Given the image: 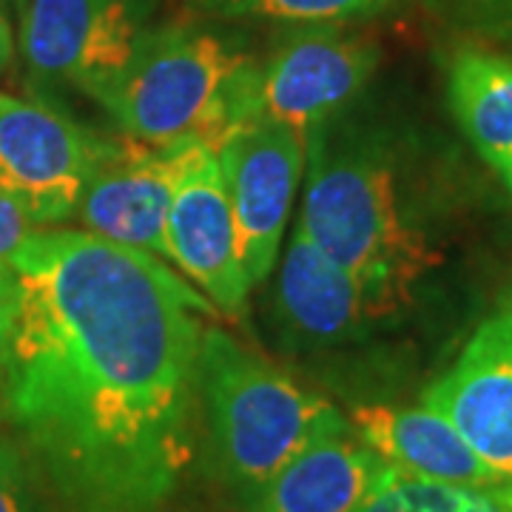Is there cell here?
Here are the masks:
<instances>
[{"label":"cell","mask_w":512,"mask_h":512,"mask_svg":"<svg viewBox=\"0 0 512 512\" xmlns=\"http://www.w3.org/2000/svg\"><path fill=\"white\" fill-rule=\"evenodd\" d=\"M0 413L57 512H168L197 450L214 305L165 259L40 228L15 259Z\"/></svg>","instance_id":"obj_1"},{"label":"cell","mask_w":512,"mask_h":512,"mask_svg":"<svg viewBox=\"0 0 512 512\" xmlns=\"http://www.w3.org/2000/svg\"><path fill=\"white\" fill-rule=\"evenodd\" d=\"M407 123L348 109L305 131L308 237L370 288L413 305L444 262V191Z\"/></svg>","instance_id":"obj_2"},{"label":"cell","mask_w":512,"mask_h":512,"mask_svg":"<svg viewBox=\"0 0 512 512\" xmlns=\"http://www.w3.org/2000/svg\"><path fill=\"white\" fill-rule=\"evenodd\" d=\"M197 399L208 467L239 504L313 441L350 430L336 404L217 328L202 330Z\"/></svg>","instance_id":"obj_3"},{"label":"cell","mask_w":512,"mask_h":512,"mask_svg":"<svg viewBox=\"0 0 512 512\" xmlns=\"http://www.w3.org/2000/svg\"><path fill=\"white\" fill-rule=\"evenodd\" d=\"M256 60L217 29L194 23L148 26L123 72L92 100L128 140L165 146L200 137L217 148L251 120Z\"/></svg>","instance_id":"obj_4"},{"label":"cell","mask_w":512,"mask_h":512,"mask_svg":"<svg viewBox=\"0 0 512 512\" xmlns=\"http://www.w3.org/2000/svg\"><path fill=\"white\" fill-rule=\"evenodd\" d=\"M407 308L330 259L296 220L268 308L271 333L285 356L328 359L353 353Z\"/></svg>","instance_id":"obj_5"},{"label":"cell","mask_w":512,"mask_h":512,"mask_svg":"<svg viewBox=\"0 0 512 512\" xmlns=\"http://www.w3.org/2000/svg\"><path fill=\"white\" fill-rule=\"evenodd\" d=\"M29 89L52 103L66 92L92 100L123 72L151 26V0H15Z\"/></svg>","instance_id":"obj_6"},{"label":"cell","mask_w":512,"mask_h":512,"mask_svg":"<svg viewBox=\"0 0 512 512\" xmlns=\"http://www.w3.org/2000/svg\"><path fill=\"white\" fill-rule=\"evenodd\" d=\"M111 143L63 106L0 92V191L43 228L74 220Z\"/></svg>","instance_id":"obj_7"},{"label":"cell","mask_w":512,"mask_h":512,"mask_svg":"<svg viewBox=\"0 0 512 512\" xmlns=\"http://www.w3.org/2000/svg\"><path fill=\"white\" fill-rule=\"evenodd\" d=\"M237 225L239 262L254 291L274 274L293 197L305 180V134L274 120H245L217 143Z\"/></svg>","instance_id":"obj_8"},{"label":"cell","mask_w":512,"mask_h":512,"mask_svg":"<svg viewBox=\"0 0 512 512\" xmlns=\"http://www.w3.org/2000/svg\"><path fill=\"white\" fill-rule=\"evenodd\" d=\"M376 66L379 49L367 37L308 23L256 63L251 120H274L305 134L359 100Z\"/></svg>","instance_id":"obj_9"},{"label":"cell","mask_w":512,"mask_h":512,"mask_svg":"<svg viewBox=\"0 0 512 512\" xmlns=\"http://www.w3.org/2000/svg\"><path fill=\"white\" fill-rule=\"evenodd\" d=\"M202 146L208 143L200 137H183L165 146L128 137L114 140L94 165L74 220L89 234L168 259L165 220L171 197L188 160Z\"/></svg>","instance_id":"obj_10"},{"label":"cell","mask_w":512,"mask_h":512,"mask_svg":"<svg viewBox=\"0 0 512 512\" xmlns=\"http://www.w3.org/2000/svg\"><path fill=\"white\" fill-rule=\"evenodd\" d=\"M421 404L441 413L495 476L512 484V293L456 362L424 387Z\"/></svg>","instance_id":"obj_11"},{"label":"cell","mask_w":512,"mask_h":512,"mask_svg":"<svg viewBox=\"0 0 512 512\" xmlns=\"http://www.w3.org/2000/svg\"><path fill=\"white\" fill-rule=\"evenodd\" d=\"M168 262L222 313L239 316L251 285L239 262L237 225L225 191L220 160L202 146L177 180L165 220Z\"/></svg>","instance_id":"obj_12"},{"label":"cell","mask_w":512,"mask_h":512,"mask_svg":"<svg viewBox=\"0 0 512 512\" xmlns=\"http://www.w3.org/2000/svg\"><path fill=\"white\" fill-rule=\"evenodd\" d=\"M350 430L396 473L450 484H504L456 427L427 404L365 402L350 407Z\"/></svg>","instance_id":"obj_13"},{"label":"cell","mask_w":512,"mask_h":512,"mask_svg":"<svg viewBox=\"0 0 512 512\" xmlns=\"http://www.w3.org/2000/svg\"><path fill=\"white\" fill-rule=\"evenodd\" d=\"M390 470L353 430L333 433L291 458L242 512H362Z\"/></svg>","instance_id":"obj_14"},{"label":"cell","mask_w":512,"mask_h":512,"mask_svg":"<svg viewBox=\"0 0 512 512\" xmlns=\"http://www.w3.org/2000/svg\"><path fill=\"white\" fill-rule=\"evenodd\" d=\"M447 100L470 146L495 168L512 151V57L481 43L458 46L447 66Z\"/></svg>","instance_id":"obj_15"},{"label":"cell","mask_w":512,"mask_h":512,"mask_svg":"<svg viewBox=\"0 0 512 512\" xmlns=\"http://www.w3.org/2000/svg\"><path fill=\"white\" fill-rule=\"evenodd\" d=\"M362 512H512V484H450L390 470Z\"/></svg>","instance_id":"obj_16"},{"label":"cell","mask_w":512,"mask_h":512,"mask_svg":"<svg viewBox=\"0 0 512 512\" xmlns=\"http://www.w3.org/2000/svg\"><path fill=\"white\" fill-rule=\"evenodd\" d=\"M191 9L217 20H285L336 23L370 15L390 0H188Z\"/></svg>","instance_id":"obj_17"},{"label":"cell","mask_w":512,"mask_h":512,"mask_svg":"<svg viewBox=\"0 0 512 512\" xmlns=\"http://www.w3.org/2000/svg\"><path fill=\"white\" fill-rule=\"evenodd\" d=\"M0 512H57L23 447L3 433H0Z\"/></svg>","instance_id":"obj_18"},{"label":"cell","mask_w":512,"mask_h":512,"mask_svg":"<svg viewBox=\"0 0 512 512\" xmlns=\"http://www.w3.org/2000/svg\"><path fill=\"white\" fill-rule=\"evenodd\" d=\"M433 9L441 12L470 35H484L495 26L512 23V0H430Z\"/></svg>","instance_id":"obj_19"},{"label":"cell","mask_w":512,"mask_h":512,"mask_svg":"<svg viewBox=\"0 0 512 512\" xmlns=\"http://www.w3.org/2000/svg\"><path fill=\"white\" fill-rule=\"evenodd\" d=\"M43 225H37L26 211H23V205L15 202L9 194H3L0 191V265H15V259H18L26 248H29V242L37 237V231H40Z\"/></svg>","instance_id":"obj_20"},{"label":"cell","mask_w":512,"mask_h":512,"mask_svg":"<svg viewBox=\"0 0 512 512\" xmlns=\"http://www.w3.org/2000/svg\"><path fill=\"white\" fill-rule=\"evenodd\" d=\"M18 313V276L9 265H0V393H3V373L9 356V339Z\"/></svg>","instance_id":"obj_21"},{"label":"cell","mask_w":512,"mask_h":512,"mask_svg":"<svg viewBox=\"0 0 512 512\" xmlns=\"http://www.w3.org/2000/svg\"><path fill=\"white\" fill-rule=\"evenodd\" d=\"M476 40L481 43V46H490V49H495V52L512 57V23L495 26V29H490V32L478 35Z\"/></svg>","instance_id":"obj_22"},{"label":"cell","mask_w":512,"mask_h":512,"mask_svg":"<svg viewBox=\"0 0 512 512\" xmlns=\"http://www.w3.org/2000/svg\"><path fill=\"white\" fill-rule=\"evenodd\" d=\"M15 57V35H12V26H9V18L3 12V0H0V72L9 69Z\"/></svg>","instance_id":"obj_23"},{"label":"cell","mask_w":512,"mask_h":512,"mask_svg":"<svg viewBox=\"0 0 512 512\" xmlns=\"http://www.w3.org/2000/svg\"><path fill=\"white\" fill-rule=\"evenodd\" d=\"M495 171H498V177H501L504 185L512 191V151L504 157V160H501V163L495 165Z\"/></svg>","instance_id":"obj_24"}]
</instances>
